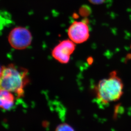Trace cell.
<instances>
[{
	"mask_svg": "<svg viewBox=\"0 0 131 131\" xmlns=\"http://www.w3.org/2000/svg\"><path fill=\"white\" fill-rule=\"evenodd\" d=\"M28 73L27 69L13 64L2 67L0 90L15 93L18 97L24 96V88L29 82Z\"/></svg>",
	"mask_w": 131,
	"mask_h": 131,
	"instance_id": "1",
	"label": "cell"
},
{
	"mask_svg": "<svg viewBox=\"0 0 131 131\" xmlns=\"http://www.w3.org/2000/svg\"><path fill=\"white\" fill-rule=\"evenodd\" d=\"M124 84L117 76V72H111L107 78L101 80L96 86V96L103 104L116 101L120 99L124 92Z\"/></svg>",
	"mask_w": 131,
	"mask_h": 131,
	"instance_id": "2",
	"label": "cell"
},
{
	"mask_svg": "<svg viewBox=\"0 0 131 131\" xmlns=\"http://www.w3.org/2000/svg\"><path fill=\"white\" fill-rule=\"evenodd\" d=\"M8 39L9 43L13 48L23 50L30 45L32 36L29 29L24 27H18L11 31Z\"/></svg>",
	"mask_w": 131,
	"mask_h": 131,
	"instance_id": "3",
	"label": "cell"
},
{
	"mask_svg": "<svg viewBox=\"0 0 131 131\" xmlns=\"http://www.w3.org/2000/svg\"><path fill=\"white\" fill-rule=\"evenodd\" d=\"M75 48V43L70 39L62 40L52 49V56L61 63H68Z\"/></svg>",
	"mask_w": 131,
	"mask_h": 131,
	"instance_id": "4",
	"label": "cell"
},
{
	"mask_svg": "<svg viewBox=\"0 0 131 131\" xmlns=\"http://www.w3.org/2000/svg\"><path fill=\"white\" fill-rule=\"evenodd\" d=\"M67 33L69 39L77 44L84 43L90 37L88 26L84 21L73 22L68 28Z\"/></svg>",
	"mask_w": 131,
	"mask_h": 131,
	"instance_id": "5",
	"label": "cell"
},
{
	"mask_svg": "<svg viewBox=\"0 0 131 131\" xmlns=\"http://www.w3.org/2000/svg\"><path fill=\"white\" fill-rule=\"evenodd\" d=\"M15 97L12 92L5 90H0V108L9 110L14 105Z\"/></svg>",
	"mask_w": 131,
	"mask_h": 131,
	"instance_id": "6",
	"label": "cell"
},
{
	"mask_svg": "<svg viewBox=\"0 0 131 131\" xmlns=\"http://www.w3.org/2000/svg\"><path fill=\"white\" fill-rule=\"evenodd\" d=\"M56 131H74L73 128L68 124L63 123L58 125L56 128Z\"/></svg>",
	"mask_w": 131,
	"mask_h": 131,
	"instance_id": "7",
	"label": "cell"
},
{
	"mask_svg": "<svg viewBox=\"0 0 131 131\" xmlns=\"http://www.w3.org/2000/svg\"><path fill=\"white\" fill-rule=\"evenodd\" d=\"M90 1V3L91 4H102L104 2V1L106 0H88Z\"/></svg>",
	"mask_w": 131,
	"mask_h": 131,
	"instance_id": "8",
	"label": "cell"
},
{
	"mask_svg": "<svg viewBox=\"0 0 131 131\" xmlns=\"http://www.w3.org/2000/svg\"><path fill=\"white\" fill-rule=\"evenodd\" d=\"M2 71V67H1V66H0V77L1 75Z\"/></svg>",
	"mask_w": 131,
	"mask_h": 131,
	"instance_id": "9",
	"label": "cell"
},
{
	"mask_svg": "<svg viewBox=\"0 0 131 131\" xmlns=\"http://www.w3.org/2000/svg\"></svg>",
	"mask_w": 131,
	"mask_h": 131,
	"instance_id": "10",
	"label": "cell"
}]
</instances>
